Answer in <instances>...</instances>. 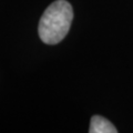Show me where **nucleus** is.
<instances>
[{
	"label": "nucleus",
	"instance_id": "nucleus-2",
	"mask_svg": "<svg viewBox=\"0 0 133 133\" xmlns=\"http://www.w3.org/2000/svg\"><path fill=\"white\" fill-rule=\"evenodd\" d=\"M90 133H116L118 130L109 120L101 115H93L90 122Z\"/></svg>",
	"mask_w": 133,
	"mask_h": 133
},
{
	"label": "nucleus",
	"instance_id": "nucleus-1",
	"mask_svg": "<svg viewBox=\"0 0 133 133\" xmlns=\"http://www.w3.org/2000/svg\"><path fill=\"white\" fill-rule=\"evenodd\" d=\"M73 19L72 6L65 0L52 2L40 19L38 32L40 39L47 44H57L64 39Z\"/></svg>",
	"mask_w": 133,
	"mask_h": 133
}]
</instances>
